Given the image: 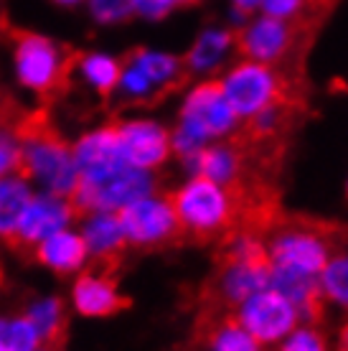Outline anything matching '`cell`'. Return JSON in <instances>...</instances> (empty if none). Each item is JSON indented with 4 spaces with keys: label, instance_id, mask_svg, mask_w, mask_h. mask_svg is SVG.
Wrapping results in <instances>:
<instances>
[{
    "label": "cell",
    "instance_id": "cell-1",
    "mask_svg": "<svg viewBox=\"0 0 348 351\" xmlns=\"http://www.w3.org/2000/svg\"><path fill=\"white\" fill-rule=\"evenodd\" d=\"M0 26L13 49L18 82L28 92H34L38 107L51 110L53 102H59L71 89V74L79 66L82 51L71 49L69 44H59L49 36L13 26L5 18L0 21Z\"/></svg>",
    "mask_w": 348,
    "mask_h": 351
},
{
    "label": "cell",
    "instance_id": "cell-2",
    "mask_svg": "<svg viewBox=\"0 0 348 351\" xmlns=\"http://www.w3.org/2000/svg\"><path fill=\"white\" fill-rule=\"evenodd\" d=\"M23 148V178L41 181L53 196H66L77 184L74 148L53 125L46 107L23 110L8 128Z\"/></svg>",
    "mask_w": 348,
    "mask_h": 351
},
{
    "label": "cell",
    "instance_id": "cell-3",
    "mask_svg": "<svg viewBox=\"0 0 348 351\" xmlns=\"http://www.w3.org/2000/svg\"><path fill=\"white\" fill-rule=\"evenodd\" d=\"M239 125L242 120L227 102L219 80H206L196 84L183 99L178 128L171 135V143L181 160H186L211 143L234 138Z\"/></svg>",
    "mask_w": 348,
    "mask_h": 351
},
{
    "label": "cell",
    "instance_id": "cell-4",
    "mask_svg": "<svg viewBox=\"0 0 348 351\" xmlns=\"http://www.w3.org/2000/svg\"><path fill=\"white\" fill-rule=\"evenodd\" d=\"M338 229L323 221L277 219L270 227V234L264 237L270 270L321 278L328 257L338 247Z\"/></svg>",
    "mask_w": 348,
    "mask_h": 351
},
{
    "label": "cell",
    "instance_id": "cell-5",
    "mask_svg": "<svg viewBox=\"0 0 348 351\" xmlns=\"http://www.w3.org/2000/svg\"><path fill=\"white\" fill-rule=\"evenodd\" d=\"M219 84L242 123L267 107L290 102V84L285 74H279L277 66L270 64L242 59L219 77Z\"/></svg>",
    "mask_w": 348,
    "mask_h": 351
},
{
    "label": "cell",
    "instance_id": "cell-6",
    "mask_svg": "<svg viewBox=\"0 0 348 351\" xmlns=\"http://www.w3.org/2000/svg\"><path fill=\"white\" fill-rule=\"evenodd\" d=\"M125 239L138 250H163L183 242L181 227L168 196H145L117 211Z\"/></svg>",
    "mask_w": 348,
    "mask_h": 351
},
{
    "label": "cell",
    "instance_id": "cell-7",
    "mask_svg": "<svg viewBox=\"0 0 348 351\" xmlns=\"http://www.w3.org/2000/svg\"><path fill=\"white\" fill-rule=\"evenodd\" d=\"M232 316L260 346L279 343L290 331H295L297 326L303 324L297 308L272 285L252 293L249 298H244L232 311Z\"/></svg>",
    "mask_w": 348,
    "mask_h": 351
},
{
    "label": "cell",
    "instance_id": "cell-8",
    "mask_svg": "<svg viewBox=\"0 0 348 351\" xmlns=\"http://www.w3.org/2000/svg\"><path fill=\"white\" fill-rule=\"evenodd\" d=\"M300 26H305V21H279L262 13L252 23L234 31V51L249 62L279 66L295 49Z\"/></svg>",
    "mask_w": 348,
    "mask_h": 351
},
{
    "label": "cell",
    "instance_id": "cell-9",
    "mask_svg": "<svg viewBox=\"0 0 348 351\" xmlns=\"http://www.w3.org/2000/svg\"><path fill=\"white\" fill-rule=\"evenodd\" d=\"M74 219L66 199L53 196V193H44V196H34L31 204L26 206L23 217L18 221L13 237L5 242L8 250H13L18 257L23 260H34L36 245L46 239L49 234L66 229V224Z\"/></svg>",
    "mask_w": 348,
    "mask_h": 351
},
{
    "label": "cell",
    "instance_id": "cell-10",
    "mask_svg": "<svg viewBox=\"0 0 348 351\" xmlns=\"http://www.w3.org/2000/svg\"><path fill=\"white\" fill-rule=\"evenodd\" d=\"M117 128V143L125 163L140 171H156L166 166V160L173 153L171 132L160 123L153 120H127L114 123Z\"/></svg>",
    "mask_w": 348,
    "mask_h": 351
},
{
    "label": "cell",
    "instance_id": "cell-11",
    "mask_svg": "<svg viewBox=\"0 0 348 351\" xmlns=\"http://www.w3.org/2000/svg\"><path fill=\"white\" fill-rule=\"evenodd\" d=\"M247 158H249L247 143H239V138L234 135V138L201 148L183 163L188 166L193 176H203L219 186L236 189V186L247 184Z\"/></svg>",
    "mask_w": 348,
    "mask_h": 351
},
{
    "label": "cell",
    "instance_id": "cell-12",
    "mask_svg": "<svg viewBox=\"0 0 348 351\" xmlns=\"http://www.w3.org/2000/svg\"><path fill=\"white\" fill-rule=\"evenodd\" d=\"M74 306L82 316L105 318L130 308L132 300L125 298L117 290V278L112 270L92 265L89 270L79 275L77 285H74Z\"/></svg>",
    "mask_w": 348,
    "mask_h": 351
},
{
    "label": "cell",
    "instance_id": "cell-13",
    "mask_svg": "<svg viewBox=\"0 0 348 351\" xmlns=\"http://www.w3.org/2000/svg\"><path fill=\"white\" fill-rule=\"evenodd\" d=\"M74 166H77L79 178H84V181H102L114 171L127 166L120 153L114 123L87 132L74 145Z\"/></svg>",
    "mask_w": 348,
    "mask_h": 351
},
{
    "label": "cell",
    "instance_id": "cell-14",
    "mask_svg": "<svg viewBox=\"0 0 348 351\" xmlns=\"http://www.w3.org/2000/svg\"><path fill=\"white\" fill-rule=\"evenodd\" d=\"M84 232L82 237L87 242L89 255L95 257V267H105V270H117L120 267L122 255L130 250L122 224L117 219V211H99L84 219Z\"/></svg>",
    "mask_w": 348,
    "mask_h": 351
},
{
    "label": "cell",
    "instance_id": "cell-15",
    "mask_svg": "<svg viewBox=\"0 0 348 351\" xmlns=\"http://www.w3.org/2000/svg\"><path fill=\"white\" fill-rule=\"evenodd\" d=\"M199 351H260L262 346L236 324L232 311L209 308L199 321Z\"/></svg>",
    "mask_w": 348,
    "mask_h": 351
},
{
    "label": "cell",
    "instance_id": "cell-16",
    "mask_svg": "<svg viewBox=\"0 0 348 351\" xmlns=\"http://www.w3.org/2000/svg\"><path fill=\"white\" fill-rule=\"evenodd\" d=\"M89 257L87 242L82 234L69 232V229H59L41 239L34 250V260L41 263L44 267L53 270L56 275H71L79 267H84Z\"/></svg>",
    "mask_w": 348,
    "mask_h": 351
},
{
    "label": "cell",
    "instance_id": "cell-17",
    "mask_svg": "<svg viewBox=\"0 0 348 351\" xmlns=\"http://www.w3.org/2000/svg\"><path fill=\"white\" fill-rule=\"evenodd\" d=\"M125 62H130L135 69L142 71V77L153 84L158 99L175 89L186 80V66H183V59L178 56H171V53H158L150 51V49H132L130 53L122 56Z\"/></svg>",
    "mask_w": 348,
    "mask_h": 351
},
{
    "label": "cell",
    "instance_id": "cell-18",
    "mask_svg": "<svg viewBox=\"0 0 348 351\" xmlns=\"http://www.w3.org/2000/svg\"><path fill=\"white\" fill-rule=\"evenodd\" d=\"M234 51V31L232 28H206L193 41L188 53L183 56L186 74H209L227 62Z\"/></svg>",
    "mask_w": 348,
    "mask_h": 351
},
{
    "label": "cell",
    "instance_id": "cell-19",
    "mask_svg": "<svg viewBox=\"0 0 348 351\" xmlns=\"http://www.w3.org/2000/svg\"><path fill=\"white\" fill-rule=\"evenodd\" d=\"M31 199H34V191H31L28 181L16 178V176L0 178V239H3V245L13 237Z\"/></svg>",
    "mask_w": 348,
    "mask_h": 351
},
{
    "label": "cell",
    "instance_id": "cell-20",
    "mask_svg": "<svg viewBox=\"0 0 348 351\" xmlns=\"http://www.w3.org/2000/svg\"><path fill=\"white\" fill-rule=\"evenodd\" d=\"M31 318V324L36 326V331L41 336V346L49 349H64L66 341V306L61 298H46L41 303H36L26 313Z\"/></svg>",
    "mask_w": 348,
    "mask_h": 351
},
{
    "label": "cell",
    "instance_id": "cell-21",
    "mask_svg": "<svg viewBox=\"0 0 348 351\" xmlns=\"http://www.w3.org/2000/svg\"><path fill=\"white\" fill-rule=\"evenodd\" d=\"M77 69H82L84 80L97 89V95L102 99H107L114 89L120 87V59H112V56H105V53H82Z\"/></svg>",
    "mask_w": 348,
    "mask_h": 351
},
{
    "label": "cell",
    "instance_id": "cell-22",
    "mask_svg": "<svg viewBox=\"0 0 348 351\" xmlns=\"http://www.w3.org/2000/svg\"><path fill=\"white\" fill-rule=\"evenodd\" d=\"M321 293L325 303L348 311V250L336 247L321 272Z\"/></svg>",
    "mask_w": 348,
    "mask_h": 351
},
{
    "label": "cell",
    "instance_id": "cell-23",
    "mask_svg": "<svg viewBox=\"0 0 348 351\" xmlns=\"http://www.w3.org/2000/svg\"><path fill=\"white\" fill-rule=\"evenodd\" d=\"M0 343L10 351H36L41 346V336L28 316L0 318Z\"/></svg>",
    "mask_w": 348,
    "mask_h": 351
},
{
    "label": "cell",
    "instance_id": "cell-24",
    "mask_svg": "<svg viewBox=\"0 0 348 351\" xmlns=\"http://www.w3.org/2000/svg\"><path fill=\"white\" fill-rule=\"evenodd\" d=\"M277 351H331V346L315 324H300L277 343Z\"/></svg>",
    "mask_w": 348,
    "mask_h": 351
},
{
    "label": "cell",
    "instance_id": "cell-25",
    "mask_svg": "<svg viewBox=\"0 0 348 351\" xmlns=\"http://www.w3.org/2000/svg\"><path fill=\"white\" fill-rule=\"evenodd\" d=\"M3 176L23 178V148L8 128H0V178Z\"/></svg>",
    "mask_w": 348,
    "mask_h": 351
},
{
    "label": "cell",
    "instance_id": "cell-26",
    "mask_svg": "<svg viewBox=\"0 0 348 351\" xmlns=\"http://www.w3.org/2000/svg\"><path fill=\"white\" fill-rule=\"evenodd\" d=\"M89 8L99 23H120L135 16V0H89Z\"/></svg>",
    "mask_w": 348,
    "mask_h": 351
},
{
    "label": "cell",
    "instance_id": "cell-27",
    "mask_svg": "<svg viewBox=\"0 0 348 351\" xmlns=\"http://www.w3.org/2000/svg\"><path fill=\"white\" fill-rule=\"evenodd\" d=\"M262 13L279 21H305V10L313 8V0H262Z\"/></svg>",
    "mask_w": 348,
    "mask_h": 351
},
{
    "label": "cell",
    "instance_id": "cell-28",
    "mask_svg": "<svg viewBox=\"0 0 348 351\" xmlns=\"http://www.w3.org/2000/svg\"><path fill=\"white\" fill-rule=\"evenodd\" d=\"M175 8V0H135V16L145 18H166Z\"/></svg>",
    "mask_w": 348,
    "mask_h": 351
},
{
    "label": "cell",
    "instance_id": "cell-29",
    "mask_svg": "<svg viewBox=\"0 0 348 351\" xmlns=\"http://www.w3.org/2000/svg\"><path fill=\"white\" fill-rule=\"evenodd\" d=\"M21 112H23V110L16 105V99L0 89V128H10Z\"/></svg>",
    "mask_w": 348,
    "mask_h": 351
},
{
    "label": "cell",
    "instance_id": "cell-30",
    "mask_svg": "<svg viewBox=\"0 0 348 351\" xmlns=\"http://www.w3.org/2000/svg\"><path fill=\"white\" fill-rule=\"evenodd\" d=\"M232 5L239 16H252L254 10L262 5V0H232Z\"/></svg>",
    "mask_w": 348,
    "mask_h": 351
},
{
    "label": "cell",
    "instance_id": "cell-31",
    "mask_svg": "<svg viewBox=\"0 0 348 351\" xmlns=\"http://www.w3.org/2000/svg\"><path fill=\"white\" fill-rule=\"evenodd\" d=\"M338 351H348V324L340 328V336H338Z\"/></svg>",
    "mask_w": 348,
    "mask_h": 351
},
{
    "label": "cell",
    "instance_id": "cell-32",
    "mask_svg": "<svg viewBox=\"0 0 348 351\" xmlns=\"http://www.w3.org/2000/svg\"><path fill=\"white\" fill-rule=\"evenodd\" d=\"M196 3H201V0H175V8L178 5H196Z\"/></svg>",
    "mask_w": 348,
    "mask_h": 351
},
{
    "label": "cell",
    "instance_id": "cell-33",
    "mask_svg": "<svg viewBox=\"0 0 348 351\" xmlns=\"http://www.w3.org/2000/svg\"><path fill=\"white\" fill-rule=\"evenodd\" d=\"M59 5H74V3H79V0H56Z\"/></svg>",
    "mask_w": 348,
    "mask_h": 351
},
{
    "label": "cell",
    "instance_id": "cell-34",
    "mask_svg": "<svg viewBox=\"0 0 348 351\" xmlns=\"http://www.w3.org/2000/svg\"><path fill=\"white\" fill-rule=\"evenodd\" d=\"M0 351H10V349H8V346H3V343H0Z\"/></svg>",
    "mask_w": 348,
    "mask_h": 351
}]
</instances>
